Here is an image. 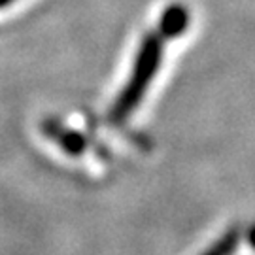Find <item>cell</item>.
<instances>
[{
  "label": "cell",
  "instance_id": "8992f818",
  "mask_svg": "<svg viewBox=\"0 0 255 255\" xmlns=\"http://www.w3.org/2000/svg\"><path fill=\"white\" fill-rule=\"evenodd\" d=\"M13 2H17V0H0V9L8 8V6H11Z\"/></svg>",
  "mask_w": 255,
  "mask_h": 255
},
{
  "label": "cell",
  "instance_id": "5b68a950",
  "mask_svg": "<svg viewBox=\"0 0 255 255\" xmlns=\"http://www.w3.org/2000/svg\"><path fill=\"white\" fill-rule=\"evenodd\" d=\"M246 238H248V244H250V246H252L255 250V225H254V227H250Z\"/></svg>",
  "mask_w": 255,
  "mask_h": 255
},
{
  "label": "cell",
  "instance_id": "6da1fadb",
  "mask_svg": "<svg viewBox=\"0 0 255 255\" xmlns=\"http://www.w3.org/2000/svg\"><path fill=\"white\" fill-rule=\"evenodd\" d=\"M168 40L155 28L153 32H147L142 38L140 46H138L134 64L128 76L127 83L123 87V91L118 95L116 102L110 108V121L112 123H123L127 121L128 116L140 106L142 99L146 97L147 89L155 76L161 68L164 53V44Z\"/></svg>",
  "mask_w": 255,
  "mask_h": 255
},
{
  "label": "cell",
  "instance_id": "3957f363",
  "mask_svg": "<svg viewBox=\"0 0 255 255\" xmlns=\"http://www.w3.org/2000/svg\"><path fill=\"white\" fill-rule=\"evenodd\" d=\"M189 23H191V13L187 6L182 2H172L163 9L159 23H157V30L166 40H174V38L182 36L189 28Z\"/></svg>",
  "mask_w": 255,
  "mask_h": 255
},
{
  "label": "cell",
  "instance_id": "277c9868",
  "mask_svg": "<svg viewBox=\"0 0 255 255\" xmlns=\"http://www.w3.org/2000/svg\"><path fill=\"white\" fill-rule=\"evenodd\" d=\"M240 240H242L240 227L235 225V227L227 229L212 246L206 248V250L202 252V255H233L237 252Z\"/></svg>",
  "mask_w": 255,
  "mask_h": 255
},
{
  "label": "cell",
  "instance_id": "7a4b0ae2",
  "mask_svg": "<svg viewBox=\"0 0 255 255\" xmlns=\"http://www.w3.org/2000/svg\"><path fill=\"white\" fill-rule=\"evenodd\" d=\"M42 132L47 138H51L55 144L68 155H82L85 151V147H87L85 136L82 132L66 127V125H63L61 121H57L53 118L46 119L42 123Z\"/></svg>",
  "mask_w": 255,
  "mask_h": 255
}]
</instances>
